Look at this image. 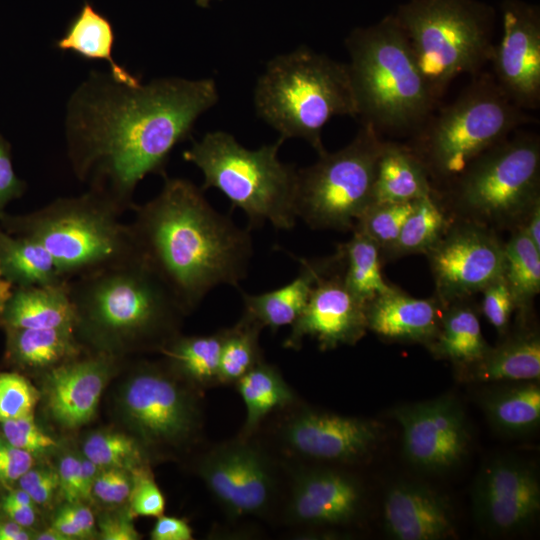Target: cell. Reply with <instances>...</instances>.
I'll return each instance as SVG.
<instances>
[{
	"label": "cell",
	"instance_id": "6da1fadb",
	"mask_svg": "<svg viewBox=\"0 0 540 540\" xmlns=\"http://www.w3.org/2000/svg\"><path fill=\"white\" fill-rule=\"evenodd\" d=\"M219 99L211 78L162 77L128 85L92 71L66 109L67 153L76 177L124 212L137 184L166 175L174 147Z\"/></svg>",
	"mask_w": 540,
	"mask_h": 540
},
{
	"label": "cell",
	"instance_id": "7a4b0ae2",
	"mask_svg": "<svg viewBox=\"0 0 540 540\" xmlns=\"http://www.w3.org/2000/svg\"><path fill=\"white\" fill-rule=\"evenodd\" d=\"M132 210L129 226L139 256L186 314L214 288H239L246 278L253 256L250 229L213 208L192 181L165 175L158 195Z\"/></svg>",
	"mask_w": 540,
	"mask_h": 540
},
{
	"label": "cell",
	"instance_id": "3957f363",
	"mask_svg": "<svg viewBox=\"0 0 540 540\" xmlns=\"http://www.w3.org/2000/svg\"><path fill=\"white\" fill-rule=\"evenodd\" d=\"M75 333L108 349L161 351L178 335L185 311L140 257L69 281Z\"/></svg>",
	"mask_w": 540,
	"mask_h": 540
},
{
	"label": "cell",
	"instance_id": "277c9868",
	"mask_svg": "<svg viewBox=\"0 0 540 540\" xmlns=\"http://www.w3.org/2000/svg\"><path fill=\"white\" fill-rule=\"evenodd\" d=\"M345 44L356 118L379 134L417 132L438 100L394 15L353 30Z\"/></svg>",
	"mask_w": 540,
	"mask_h": 540
},
{
	"label": "cell",
	"instance_id": "5b68a950",
	"mask_svg": "<svg viewBox=\"0 0 540 540\" xmlns=\"http://www.w3.org/2000/svg\"><path fill=\"white\" fill-rule=\"evenodd\" d=\"M124 211L93 189L61 197L25 214L0 217L9 233L38 242L67 280L118 265L139 256Z\"/></svg>",
	"mask_w": 540,
	"mask_h": 540
},
{
	"label": "cell",
	"instance_id": "8992f818",
	"mask_svg": "<svg viewBox=\"0 0 540 540\" xmlns=\"http://www.w3.org/2000/svg\"><path fill=\"white\" fill-rule=\"evenodd\" d=\"M257 115L282 141L300 138L319 154L324 126L335 116L356 118L346 63L306 46L271 59L254 89Z\"/></svg>",
	"mask_w": 540,
	"mask_h": 540
},
{
	"label": "cell",
	"instance_id": "52a82bcc",
	"mask_svg": "<svg viewBox=\"0 0 540 540\" xmlns=\"http://www.w3.org/2000/svg\"><path fill=\"white\" fill-rule=\"evenodd\" d=\"M413 134L409 148L424 166L433 191L456 177L479 155L529 121L527 114L486 73Z\"/></svg>",
	"mask_w": 540,
	"mask_h": 540
},
{
	"label": "cell",
	"instance_id": "ba28073f",
	"mask_svg": "<svg viewBox=\"0 0 540 540\" xmlns=\"http://www.w3.org/2000/svg\"><path fill=\"white\" fill-rule=\"evenodd\" d=\"M282 143L279 138L251 150L230 133L213 131L193 141L183 158L201 170L204 191L219 190L233 208L245 213L249 229L269 222L278 230H290L297 220V169L278 158Z\"/></svg>",
	"mask_w": 540,
	"mask_h": 540
},
{
	"label": "cell",
	"instance_id": "9c48e42d",
	"mask_svg": "<svg viewBox=\"0 0 540 540\" xmlns=\"http://www.w3.org/2000/svg\"><path fill=\"white\" fill-rule=\"evenodd\" d=\"M434 194L453 218L496 232L518 228L540 200L539 137L531 133L507 137Z\"/></svg>",
	"mask_w": 540,
	"mask_h": 540
},
{
	"label": "cell",
	"instance_id": "30bf717a",
	"mask_svg": "<svg viewBox=\"0 0 540 540\" xmlns=\"http://www.w3.org/2000/svg\"><path fill=\"white\" fill-rule=\"evenodd\" d=\"M394 17L437 100L456 77L491 62L493 13L476 0H410Z\"/></svg>",
	"mask_w": 540,
	"mask_h": 540
},
{
	"label": "cell",
	"instance_id": "8fae6325",
	"mask_svg": "<svg viewBox=\"0 0 540 540\" xmlns=\"http://www.w3.org/2000/svg\"><path fill=\"white\" fill-rule=\"evenodd\" d=\"M384 140L362 124L354 139L335 152L319 154L297 169L295 212L312 229L352 231L373 203L376 165Z\"/></svg>",
	"mask_w": 540,
	"mask_h": 540
},
{
	"label": "cell",
	"instance_id": "7c38bea8",
	"mask_svg": "<svg viewBox=\"0 0 540 540\" xmlns=\"http://www.w3.org/2000/svg\"><path fill=\"white\" fill-rule=\"evenodd\" d=\"M425 255L434 295L444 306L471 298L503 274L504 241L498 232L468 220L453 218Z\"/></svg>",
	"mask_w": 540,
	"mask_h": 540
},
{
	"label": "cell",
	"instance_id": "4fadbf2b",
	"mask_svg": "<svg viewBox=\"0 0 540 540\" xmlns=\"http://www.w3.org/2000/svg\"><path fill=\"white\" fill-rule=\"evenodd\" d=\"M199 473L232 518L262 516L275 500L277 481L270 457L246 437L213 447Z\"/></svg>",
	"mask_w": 540,
	"mask_h": 540
},
{
	"label": "cell",
	"instance_id": "5bb4252c",
	"mask_svg": "<svg viewBox=\"0 0 540 540\" xmlns=\"http://www.w3.org/2000/svg\"><path fill=\"white\" fill-rule=\"evenodd\" d=\"M475 521L485 531L503 535L527 527L540 510V482L534 467L510 457H496L480 468L471 493Z\"/></svg>",
	"mask_w": 540,
	"mask_h": 540
},
{
	"label": "cell",
	"instance_id": "9a60e30c",
	"mask_svg": "<svg viewBox=\"0 0 540 540\" xmlns=\"http://www.w3.org/2000/svg\"><path fill=\"white\" fill-rule=\"evenodd\" d=\"M128 382L124 411L147 443L178 445L198 431L200 415L194 399L169 374L148 366Z\"/></svg>",
	"mask_w": 540,
	"mask_h": 540
},
{
	"label": "cell",
	"instance_id": "2e32d148",
	"mask_svg": "<svg viewBox=\"0 0 540 540\" xmlns=\"http://www.w3.org/2000/svg\"><path fill=\"white\" fill-rule=\"evenodd\" d=\"M391 416L402 428L404 455L416 468L447 470L468 451L470 434L465 413L452 396L400 405Z\"/></svg>",
	"mask_w": 540,
	"mask_h": 540
},
{
	"label": "cell",
	"instance_id": "e0dca14e",
	"mask_svg": "<svg viewBox=\"0 0 540 540\" xmlns=\"http://www.w3.org/2000/svg\"><path fill=\"white\" fill-rule=\"evenodd\" d=\"M336 256V263L318 279L307 305L291 325L285 348L298 350L309 337L318 342L320 350H332L356 344L368 331L365 305L345 286L338 250Z\"/></svg>",
	"mask_w": 540,
	"mask_h": 540
},
{
	"label": "cell",
	"instance_id": "ac0fdd59",
	"mask_svg": "<svg viewBox=\"0 0 540 540\" xmlns=\"http://www.w3.org/2000/svg\"><path fill=\"white\" fill-rule=\"evenodd\" d=\"M503 34L491 62L496 82L521 109L540 103V15L517 0L503 4Z\"/></svg>",
	"mask_w": 540,
	"mask_h": 540
},
{
	"label": "cell",
	"instance_id": "d6986e66",
	"mask_svg": "<svg viewBox=\"0 0 540 540\" xmlns=\"http://www.w3.org/2000/svg\"><path fill=\"white\" fill-rule=\"evenodd\" d=\"M382 435L379 422L300 409L280 429L284 447L305 459L354 462L366 456Z\"/></svg>",
	"mask_w": 540,
	"mask_h": 540
},
{
	"label": "cell",
	"instance_id": "ffe728a7",
	"mask_svg": "<svg viewBox=\"0 0 540 540\" xmlns=\"http://www.w3.org/2000/svg\"><path fill=\"white\" fill-rule=\"evenodd\" d=\"M363 500L364 490L350 474L328 468H303L293 476L286 519L304 528L346 525L359 515Z\"/></svg>",
	"mask_w": 540,
	"mask_h": 540
},
{
	"label": "cell",
	"instance_id": "44dd1931",
	"mask_svg": "<svg viewBox=\"0 0 540 540\" xmlns=\"http://www.w3.org/2000/svg\"><path fill=\"white\" fill-rule=\"evenodd\" d=\"M107 353L62 363L49 369L46 377L47 404L53 418L67 428L89 422L113 369Z\"/></svg>",
	"mask_w": 540,
	"mask_h": 540
},
{
	"label": "cell",
	"instance_id": "7402d4cb",
	"mask_svg": "<svg viewBox=\"0 0 540 540\" xmlns=\"http://www.w3.org/2000/svg\"><path fill=\"white\" fill-rule=\"evenodd\" d=\"M383 523L396 540H441L455 536L451 506L446 497L415 482H399L386 492Z\"/></svg>",
	"mask_w": 540,
	"mask_h": 540
},
{
	"label": "cell",
	"instance_id": "603a6c76",
	"mask_svg": "<svg viewBox=\"0 0 540 540\" xmlns=\"http://www.w3.org/2000/svg\"><path fill=\"white\" fill-rule=\"evenodd\" d=\"M444 308L435 295L419 299L395 287L366 304L367 329L385 340L426 347L439 330Z\"/></svg>",
	"mask_w": 540,
	"mask_h": 540
},
{
	"label": "cell",
	"instance_id": "cb8c5ba5",
	"mask_svg": "<svg viewBox=\"0 0 540 540\" xmlns=\"http://www.w3.org/2000/svg\"><path fill=\"white\" fill-rule=\"evenodd\" d=\"M336 259V253L324 258H297L299 273L286 285L260 294L242 292L243 314L273 332L292 325L307 305L318 279L332 269Z\"/></svg>",
	"mask_w": 540,
	"mask_h": 540
},
{
	"label": "cell",
	"instance_id": "d4e9b609",
	"mask_svg": "<svg viewBox=\"0 0 540 540\" xmlns=\"http://www.w3.org/2000/svg\"><path fill=\"white\" fill-rule=\"evenodd\" d=\"M517 324L503 341L490 347L477 363L461 369L463 376L474 382L529 381L540 378V335L530 322Z\"/></svg>",
	"mask_w": 540,
	"mask_h": 540
},
{
	"label": "cell",
	"instance_id": "484cf974",
	"mask_svg": "<svg viewBox=\"0 0 540 540\" xmlns=\"http://www.w3.org/2000/svg\"><path fill=\"white\" fill-rule=\"evenodd\" d=\"M69 281L45 286L13 287L0 313L6 328H74L75 310Z\"/></svg>",
	"mask_w": 540,
	"mask_h": 540
},
{
	"label": "cell",
	"instance_id": "4316f807",
	"mask_svg": "<svg viewBox=\"0 0 540 540\" xmlns=\"http://www.w3.org/2000/svg\"><path fill=\"white\" fill-rule=\"evenodd\" d=\"M490 347L482 334L477 309L471 298L445 306L439 330L426 346L435 358L448 360L460 369L480 361Z\"/></svg>",
	"mask_w": 540,
	"mask_h": 540
},
{
	"label": "cell",
	"instance_id": "83f0119b",
	"mask_svg": "<svg viewBox=\"0 0 540 540\" xmlns=\"http://www.w3.org/2000/svg\"><path fill=\"white\" fill-rule=\"evenodd\" d=\"M433 193L428 174L407 144L384 141L376 165L373 203H400Z\"/></svg>",
	"mask_w": 540,
	"mask_h": 540
},
{
	"label": "cell",
	"instance_id": "f1b7e54d",
	"mask_svg": "<svg viewBox=\"0 0 540 540\" xmlns=\"http://www.w3.org/2000/svg\"><path fill=\"white\" fill-rule=\"evenodd\" d=\"M115 33L110 21L85 2L70 21L64 35L56 41L61 51H71L86 60H104L109 63L114 79L128 85H138L140 78L129 73L112 57Z\"/></svg>",
	"mask_w": 540,
	"mask_h": 540
},
{
	"label": "cell",
	"instance_id": "f546056e",
	"mask_svg": "<svg viewBox=\"0 0 540 540\" xmlns=\"http://www.w3.org/2000/svg\"><path fill=\"white\" fill-rule=\"evenodd\" d=\"M480 402L490 424L504 435H526L540 424L539 380L488 390Z\"/></svg>",
	"mask_w": 540,
	"mask_h": 540
},
{
	"label": "cell",
	"instance_id": "4dcf8cb0",
	"mask_svg": "<svg viewBox=\"0 0 540 540\" xmlns=\"http://www.w3.org/2000/svg\"><path fill=\"white\" fill-rule=\"evenodd\" d=\"M8 356L33 369H51L79 356L82 346L74 328H6Z\"/></svg>",
	"mask_w": 540,
	"mask_h": 540
},
{
	"label": "cell",
	"instance_id": "1f68e13d",
	"mask_svg": "<svg viewBox=\"0 0 540 540\" xmlns=\"http://www.w3.org/2000/svg\"><path fill=\"white\" fill-rule=\"evenodd\" d=\"M0 275L13 287L54 285L66 281L47 250L31 238L0 227Z\"/></svg>",
	"mask_w": 540,
	"mask_h": 540
},
{
	"label": "cell",
	"instance_id": "d6a6232c",
	"mask_svg": "<svg viewBox=\"0 0 540 540\" xmlns=\"http://www.w3.org/2000/svg\"><path fill=\"white\" fill-rule=\"evenodd\" d=\"M502 275L514 299L516 323H529L540 292V250L519 228L504 242Z\"/></svg>",
	"mask_w": 540,
	"mask_h": 540
},
{
	"label": "cell",
	"instance_id": "836d02e7",
	"mask_svg": "<svg viewBox=\"0 0 540 540\" xmlns=\"http://www.w3.org/2000/svg\"><path fill=\"white\" fill-rule=\"evenodd\" d=\"M352 232L351 239L337 247L342 279L347 289L366 306L396 286L388 284L382 275L383 259L376 243L358 230Z\"/></svg>",
	"mask_w": 540,
	"mask_h": 540
},
{
	"label": "cell",
	"instance_id": "e575fe53",
	"mask_svg": "<svg viewBox=\"0 0 540 540\" xmlns=\"http://www.w3.org/2000/svg\"><path fill=\"white\" fill-rule=\"evenodd\" d=\"M235 384L246 407L243 437L250 436L269 413L285 408L295 401L292 389L278 369L264 360Z\"/></svg>",
	"mask_w": 540,
	"mask_h": 540
},
{
	"label": "cell",
	"instance_id": "d590c367",
	"mask_svg": "<svg viewBox=\"0 0 540 540\" xmlns=\"http://www.w3.org/2000/svg\"><path fill=\"white\" fill-rule=\"evenodd\" d=\"M224 329L208 335H177L160 353L170 366L197 385L219 384L218 372Z\"/></svg>",
	"mask_w": 540,
	"mask_h": 540
},
{
	"label": "cell",
	"instance_id": "8d00e7d4",
	"mask_svg": "<svg viewBox=\"0 0 540 540\" xmlns=\"http://www.w3.org/2000/svg\"><path fill=\"white\" fill-rule=\"evenodd\" d=\"M453 217L434 194L416 201L399 236L385 259L412 254H426L442 237Z\"/></svg>",
	"mask_w": 540,
	"mask_h": 540
},
{
	"label": "cell",
	"instance_id": "74e56055",
	"mask_svg": "<svg viewBox=\"0 0 540 540\" xmlns=\"http://www.w3.org/2000/svg\"><path fill=\"white\" fill-rule=\"evenodd\" d=\"M262 329L256 321L245 314L234 326L224 328L218 372L219 384H235L263 360L259 345Z\"/></svg>",
	"mask_w": 540,
	"mask_h": 540
},
{
	"label": "cell",
	"instance_id": "f35d334b",
	"mask_svg": "<svg viewBox=\"0 0 540 540\" xmlns=\"http://www.w3.org/2000/svg\"><path fill=\"white\" fill-rule=\"evenodd\" d=\"M416 201L372 203L358 218L353 230H358L372 239L379 247L382 259H384L395 244Z\"/></svg>",
	"mask_w": 540,
	"mask_h": 540
},
{
	"label": "cell",
	"instance_id": "ab89813d",
	"mask_svg": "<svg viewBox=\"0 0 540 540\" xmlns=\"http://www.w3.org/2000/svg\"><path fill=\"white\" fill-rule=\"evenodd\" d=\"M87 459L100 468L132 470L142 465V452L134 439L117 432L91 434L83 444Z\"/></svg>",
	"mask_w": 540,
	"mask_h": 540
},
{
	"label": "cell",
	"instance_id": "60d3db41",
	"mask_svg": "<svg viewBox=\"0 0 540 540\" xmlns=\"http://www.w3.org/2000/svg\"><path fill=\"white\" fill-rule=\"evenodd\" d=\"M38 400V391L26 378L0 373V423L32 415Z\"/></svg>",
	"mask_w": 540,
	"mask_h": 540
},
{
	"label": "cell",
	"instance_id": "b9f144b4",
	"mask_svg": "<svg viewBox=\"0 0 540 540\" xmlns=\"http://www.w3.org/2000/svg\"><path fill=\"white\" fill-rule=\"evenodd\" d=\"M131 475L129 513L132 516L159 517L163 515L165 499L149 469L141 465L133 468Z\"/></svg>",
	"mask_w": 540,
	"mask_h": 540
},
{
	"label": "cell",
	"instance_id": "7bdbcfd3",
	"mask_svg": "<svg viewBox=\"0 0 540 540\" xmlns=\"http://www.w3.org/2000/svg\"><path fill=\"white\" fill-rule=\"evenodd\" d=\"M481 311L500 337L510 331V320L515 312L512 293L503 275L493 280L482 291Z\"/></svg>",
	"mask_w": 540,
	"mask_h": 540
},
{
	"label": "cell",
	"instance_id": "ee69618b",
	"mask_svg": "<svg viewBox=\"0 0 540 540\" xmlns=\"http://www.w3.org/2000/svg\"><path fill=\"white\" fill-rule=\"evenodd\" d=\"M1 425L6 442L17 448L33 454L56 447L55 440L36 424L33 414L4 421Z\"/></svg>",
	"mask_w": 540,
	"mask_h": 540
},
{
	"label": "cell",
	"instance_id": "f6af8a7d",
	"mask_svg": "<svg viewBox=\"0 0 540 540\" xmlns=\"http://www.w3.org/2000/svg\"><path fill=\"white\" fill-rule=\"evenodd\" d=\"M132 488L131 471L122 468H101L93 485V495L107 504L127 501Z\"/></svg>",
	"mask_w": 540,
	"mask_h": 540
},
{
	"label": "cell",
	"instance_id": "bcb514c9",
	"mask_svg": "<svg viewBox=\"0 0 540 540\" xmlns=\"http://www.w3.org/2000/svg\"><path fill=\"white\" fill-rule=\"evenodd\" d=\"M70 539L90 537L95 530V518L92 511L78 503H69L59 509L52 525Z\"/></svg>",
	"mask_w": 540,
	"mask_h": 540
},
{
	"label": "cell",
	"instance_id": "7dc6e473",
	"mask_svg": "<svg viewBox=\"0 0 540 540\" xmlns=\"http://www.w3.org/2000/svg\"><path fill=\"white\" fill-rule=\"evenodd\" d=\"M35 504H47L59 488L58 473L49 468H31L18 480Z\"/></svg>",
	"mask_w": 540,
	"mask_h": 540
},
{
	"label": "cell",
	"instance_id": "c3c4849f",
	"mask_svg": "<svg viewBox=\"0 0 540 540\" xmlns=\"http://www.w3.org/2000/svg\"><path fill=\"white\" fill-rule=\"evenodd\" d=\"M26 189L24 181L19 179L13 169L11 148L0 135V217L6 206L20 198Z\"/></svg>",
	"mask_w": 540,
	"mask_h": 540
},
{
	"label": "cell",
	"instance_id": "681fc988",
	"mask_svg": "<svg viewBox=\"0 0 540 540\" xmlns=\"http://www.w3.org/2000/svg\"><path fill=\"white\" fill-rule=\"evenodd\" d=\"M32 453L10 445L0 443V481H18L33 467Z\"/></svg>",
	"mask_w": 540,
	"mask_h": 540
},
{
	"label": "cell",
	"instance_id": "f907efd6",
	"mask_svg": "<svg viewBox=\"0 0 540 540\" xmlns=\"http://www.w3.org/2000/svg\"><path fill=\"white\" fill-rule=\"evenodd\" d=\"M59 488L68 503H78L82 498L80 458L66 455L58 467Z\"/></svg>",
	"mask_w": 540,
	"mask_h": 540
},
{
	"label": "cell",
	"instance_id": "816d5d0a",
	"mask_svg": "<svg viewBox=\"0 0 540 540\" xmlns=\"http://www.w3.org/2000/svg\"><path fill=\"white\" fill-rule=\"evenodd\" d=\"M132 515L107 516L99 522L100 538L103 540H137L140 534L132 523Z\"/></svg>",
	"mask_w": 540,
	"mask_h": 540
},
{
	"label": "cell",
	"instance_id": "f5cc1de1",
	"mask_svg": "<svg viewBox=\"0 0 540 540\" xmlns=\"http://www.w3.org/2000/svg\"><path fill=\"white\" fill-rule=\"evenodd\" d=\"M192 529L189 524L180 518L159 516L152 531L153 540H191Z\"/></svg>",
	"mask_w": 540,
	"mask_h": 540
},
{
	"label": "cell",
	"instance_id": "db71d44e",
	"mask_svg": "<svg viewBox=\"0 0 540 540\" xmlns=\"http://www.w3.org/2000/svg\"><path fill=\"white\" fill-rule=\"evenodd\" d=\"M2 508L11 521L26 528L32 526L36 521V510L34 505L17 503L4 497Z\"/></svg>",
	"mask_w": 540,
	"mask_h": 540
},
{
	"label": "cell",
	"instance_id": "11a10c76",
	"mask_svg": "<svg viewBox=\"0 0 540 540\" xmlns=\"http://www.w3.org/2000/svg\"><path fill=\"white\" fill-rule=\"evenodd\" d=\"M518 228L540 250V200L530 208Z\"/></svg>",
	"mask_w": 540,
	"mask_h": 540
},
{
	"label": "cell",
	"instance_id": "9f6ffc18",
	"mask_svg": "<svg viewBox=\"0 0 540 540\" xmlns=\"http://www.w3.org/2000/svg\"><path fill=\"white\" fill-rule=\"evenodd\" d=\"M81 462V486L83 500H90L93 496V485L100 467L87 459H80Z\"/></svg>",
	"mask_w": 540,
	"mask_h": 540
},
{
	"label": "cell",
	"instance_id": "6f0895ef",
	"mask_svg": "<svg viewBox=\"0 0 540 540\" xmlns=\"http://www.w3.org/2000/svg\"><path fill=\"white\" fill-rule=\"evenodd\" d=\"M31 534L26 527L14 522L0 523V540H27Z\"/></svg>",
	"mask_w": 540,
	"mask_h": 540
},
{
	"label": "cell",
	"instance_id": "680465c9",
	"mask_svg": "<svg viewBox=\"0 0 540 540\" xmlns=\"http://www.w3.org/2000/svg\"><path fill=\"white\" fill-rule=\"evenodd\" d=\"M35 538L37 540H69L65 535H63L53 526L37 534Z\"/></svg>",
	"mask_w": 540,
	"mask_h": 540
},
{
	"label": "cell",
	"instance_id": "91938a15",
	"mask_svg": "<svg viewBox=\"0 0 540 540\" xmlns=\"http://www.w3.org/2000/svg\"><path fill=\"white\" fill-rule=\"evenodd\" d=\"M12 289L13 286L0 275V313Z\"/></svg>",
	"mask_w": 540,
	"mask_h": 540
},
{
	"label": "cell",
	"instance_id": "94428289",
	"mask_svg": "<svg viewBox=\"0 0 540 540\" xmlns=\"http://www.w3.org/2000/svg\"><path fill=\"white\" fill-rule=\"evenodd\" d=\"M211 0H195L196 4L200 7L206 8L209 6Z\"/></svg>",
	"mask_w": 540,
	"mask_h": 540
}]
</instances>
